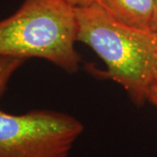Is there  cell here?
I'll list each match as a JSON object with an SVG mask.
<instances>
[{"instance_id":"obj_1","label":"cell","mask_w":157,"mask_h":157,"mask_svg":"<svg viewBox=\"0 0 157 157\" xmlns=\"http://www.w3.org/2000/svg\"><path fill=\"white\" fill-rule=\"evenodd\" d=\"M75 8L77 41L95 52L107 66V77L141 107L157 83V33L120 22L96 4Z\"/></svg>"},{"instance_id":"obj_7","label":"cell","mask_w":157,"mask_h":157,"mask_svg":"<svg viewBox=\"0 0 157 157\" xmlns=\"http://www.w3.org/2000/svg\"><path fill=\"white\" fill-rule=\"evenodd\" d=\"M67 1L74 7L89 6L96 3V0H67Z\"/></svg>"},{"instance_id":"obj_5","label":"cell","mask_w":157,"mask_h":157,"mask_svg":"<svg viewBox=\"0 0 157 157\" xmlns=\"http://www.w3.org/2000/svg\"><path fill=\"white\" fill-rule=\"evenodd\" d=\"M25 61L24 59L15 57L0 56V98L5 94L13 73Z\"/></svg>"},{"instance_id":"obj_2","label":"cell","mask_w":157,"mask_h":157,"mask_svg":"<svg viewBox=\"0 0 157 157\" xmlns=\"http://www.w3.org/2000/svg\"><path fill=\"white\" fill-rule=\"evenodd\" d=\"M77 32L76 8L67 0H24L0 20V56L43 59L76 73L80 62Z\"/></svg>"},{"instance_id":"obj_9","label":"cell","mask_w":157,"mask_h":157,"mask_svg":"<svg viewBox=\"0 0 157 157\" xmlns=\"http://www.w3.org/2000/svg\"><path fill=\"white\" fill-rule=\"evenodd\" d=\"M156 77H157V67H156Z\"/></svg>"},{"instance_id":"obj_4","label":"cell","mask_w":157,"mask_h":157,"mask_svg":"<svg viewBox=\"0 0 157 157\" xmlns=\"http://www.w3.org/2000/svg\"><path fill=\"white\" fill-rule=\"evenodd\" d=\"M95 4L120 22L150 30L154 0H96Z\"/></svg>"},{"instance_id":"obj_8","label":"cell","mask_w":157,"mask_h":157,"mask_svg":"<svg viewBox=\"0 0 157 157\" xmlns=\"http://www.w3.org/2000/svg\"><path fill=\"white\" fill-rule=\"evenodd\" d=\"M150 30L157 33V0H154V12L150 25Z\"/></svg>"},{"instance_id":"obj_3","label":"cell","mask_w":157,"mask_h":157,"mask_svg":"<svg viewBox=\"0 0 157 157\" xmlns=\"http://www.w3.org/2000/svg\"><path fill=\"white\" fill-rule=\"evenodd\" d=\"M83 131L82 122L65 113L0 109V157H68Z\"/></svg>"},{"instance_id":"obj_6","label":"cell","mask_w":157,"mask_h":157,"mask_svg":"<svg viewBox=\"0 0 157 157\" xmlns=\"http://www.w3.org/2000/svg\"><path fill=\"white\" fill-rule=\"evenodd\" d=\"M147 101H149L155 107H157V83L154 85L148 91Z\"/></svg>"}]
</instances>
